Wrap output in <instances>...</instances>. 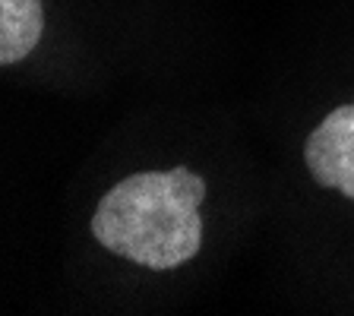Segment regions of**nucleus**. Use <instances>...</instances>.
Segmentation results:
<instances>
[{"mask_svg":"<svg viewBox=\"0 0 354 316\" xmlns=\"http://www.w3.org/2000/svg\"><path fill=\"white\" fill-rule=\"evenodd\" d=\"M206 180L187 168L142 171L114 184L92 215L104 250L149 269H177L199 253Z\"/></svg>","mask_w":354,"mask_h":316,"instance_id":"1","label":"nucleus"},{"mask_svg":"<svg viewBox=\"0 0 354 316\" xmlns=\"http://www.w3.org/2000/svg\"><path fill=\"white\" fill-rule=\"evenodd\" d=\"M304 162L319 187H339L354 199V104H342L310 133Z\"/></svg>","mask_w":354,"mask_h":316,"instance_id":"2","label":"nucleus"},{"mask_svg":"<svg viewBox=\"0 0 354 316\" xmlns=\"http://www.w3.org/2000/svg\"><path fill=\"white\" fill-rule=\"evenodd\" d=\"M44 32L41 0H0V66L29 57Z\"/></svg>","mask_w":354,"mask_h":316,"instance_id":"3","label":"nucleus"}]
</instances>
